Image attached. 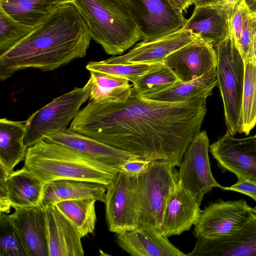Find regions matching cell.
Returning a JSON list of instances; mask_svg holds the SVG:
<instances>
[{"label": "cell", "instance_id": "obj_1", "mask_svg": "<svg viewBox=\"0 0 256 256\" xmlns=\"http://www.w3.org/2000/svg\"><path fill=\"white\" fill-rule=\"evenodd\" d=\"M206 98L162 102L140 96L132 88L123 102L90 100L68 130L145 160H169L180 167L188 146L200 132Z\"/></svg>", "mask_w": 256, "mask_h": 256}, {"label": "cell", "instance_id": "obj_2", "mask_svg": "<svg viewBox=\"0 0 256 256\" xmlns=\"http://www.w3.org/2000/svg\"><path fill=\"white\" fill-rule=\"evenodd\" d=\"M92 37L72 3L56 9L10 49L0 55V80L18 71H52L86 56Z\"/></svg>", "mask_w": 256, "mask_h": 256}, {"label": "cell", "instance_id": "obj_3", "mask_svg": "<svg viewBox=\"0 0 256 256\" xmlns=\"http://www.w3.org/2000/svg\"><path fill=\"white\" fill-rule=\"evenodd\" d=\"M24 166L46 184L63 180L108 185L120 169L67 146L41 140L28 148Z\"/></svg>", "mask_w": 256, "mask_h": 256}, {"label": "cell", "instance_id": "obj_4", "mask_svg": "<svg viewBox=\"0 0 256 256\" xmlns=\"http://www.w3.org/2000/svg\"><path fill=\"white\" fill-rule=\"evenodd\" d=\"M92 38L108 54H123L141 40L124 0H73Z\"/></svg>", "mask_w": 256, "mask_h": 256}, {"label": "cell", "instance_id": "obj_5", "mask_svg": "<svg viewBox=\"0 0 256 256\" xmlns=\"http://www.w3.org/2000/svg\"><path fill=\"white\" fill-rule=\"evenodd\" d=\"M217 57L218 84L222 97L226 132L232 136L243 132L242 99L244 62L231 34L214 46Z\"/></svg>", "mask_w": 256, "mask_h": 256}, {"label": "cell", "instance_id": "obj_6", "mask_svg": "<svg viewBox=\"0 0 256 256\" xmlns=\"http://www.w3.org/2000/svg\"><path fill=\"white\" fill-rule=\"evenodd\" d=\"M176 166L171 161L152 160L137 176L139 226H151L162 233L166 208L179 180Z\"/></svg>", "mask_w": 256, "mask_h": 256}, {"label": "cell", "instance_id": "obj_7", "mask_svg": "<svg viewBox=\"0 0 256 256\" xmlns=\"http://www.w3.org/2000/svg\"><path fill=\"white\" fill-rule=\"evenodd\" d=\"M90 83L52 99L26 120L24 143L28 148L52 133L68 130L82 105L90 96Z\"/></svg>", "mask_w": 256, "mask_h": 256}, {"label": "cell", "instance_id": "obj_8", "mask_svg": "<svg viewBox=\"0 0 256 256\" xmlns=\"http://www.w3.org/2000/svg\"><path fill=\"white\" fill-rule=\"evenodd\" d=\"M106 219L109 230L116 234L139 226L140 200L136 176L120 170L106 186Z\"/></svg>", "mask_w": 256, "mask_h": 256}, {"label": "cell", "instance_id": "obj_9", "mask_svg": "<svg viewBox=\"0 0 256 256\" xmlns=\"http://www.w3.org/2000/svg\"><path fill=\"white\" fill-rule=\"evenodd\" d=\"M141 40L148 42L183 29L188 20L167 0H124Z\"/></svg>", "mask_w": 256, "mask_h": 256}, {"label": "cell", "instance_id": "obj_10", "mask_svg": "<svg viewBox=\"0 0 256 256\" xmlns=\"http://www.w3.org/2000/svg\"><path fill=\"white\" fill-rule=\"evenodd\" d=\"M209 147L206 132H200L188 146L178 171L181 184L200 204L205 194L214 187H222L211 170Z\"/></svg>", "mask_w": 256, "mask_h": 256}, {"label": "cell", "instance_id": "obj_11", "mask_svg": "<svg viewBox=\"0 0 256 256\" xmlns=\"http://www.w3.org/2000/svg\"><path fill=\"white\" fill-rule=\"evenodd\" d=\"M252 210L243 199H218L202 210L194 226V236L214 238L230 235L246 223L253 213Z\"/></svg>", "mask_w": 256, "mask_h": 256}, {"label": "cell", "instance_id": "obj_12", "mask_svg": "<svg viewBox=\"0 0 256 256\" xmlns=\"http://www.w3.org/2000/svg\"><path fill=\"white\" fill-rule=\"evenodd\" d=\"M209 150L223 172L256 182V135L238 138L226 132L210 146Z\"/></svg>", "mask_w": 256, "mask_h": 256}, {"label": "cell", "instance_id": "obj_13", "mask_svg": "<svg viewBox=\"0 0 256 256\" xmlns=\"http://www.w3.org/2000/svg\"><path fill=\"white\" fill-rule=\"evenodd\" d=\"M189 256H256V214L233 234L218 238H196Z\"/></svg>", "mask_w": 256, "mask_h": 256}, {"label": "cell", "instance_id": "obj_14", "mask_svg": "<svg viewBox=\"0 0 256 256\" xmlns=\"http://www.w3.org/2000/svg\"><path fill=\"white\" fill-rule=\"evenodd\" d=\"M45 184L24 167L0 178V211L8 213L10 208L40 206Z\"/></svg>", "mask_w": 256, "mask_h": 256}, {"label": "cell", "instance_id": "obj_15", "mask_svg": "<svg viewBox=\"0 0 256 256\" xmlns=\"http://www.w3.org/2000/svg\"><path fill=\"white\" fill-rule=\"evenodd\" d=\"M163 64L180 81L186 82L216 68L217 57L212 44L194 41L168 55Z\"/></svg>", "mask_w": 256, "mask_h": 256}, {"label": "cell", "instance_id": "obj_16", "mask_svg": "<svg viewBox=\"0 0 256 256\" xmlns=\"http://www.w3.org/2000/svg\"><path fill=\"white\" fill-rule=\"evenodd\" d=\"M232 12L217 4L194 6L193 13L184 27L194 41L214 46L230 36Z\"/></svg>", "mask_w": 256, "mask_h": 256}, {"label": "cell", "instance_id": "obj_17", "mask_svg": "<svg viewBox=\"0 0 256 256\" xmlns=\"http://www.w3.org/2000/svg\"><path fill=\"white\" fill-rule=\"evenodd\" d=\"M48 256H83L82 236L54 204L44 208Z\"/></svg>", "mask_w": 256, "mask_h": 256}, {"label": "cell", "instance_id": "obj_18", "mask_svg": "<svg viewBox=\"0 0 256 256\" xmlns=\"http://www.w3.org/2000/svg\"><path fill=\"white\" fill-rule=\"evenodd\" d=\"M118 245L132 256H184L168 238L153 226L144 225L116 234Z\"/></svg>", "mask_w": 256, "mask_h": 256}, {"label": "cell", "instance_id": "obj_19", "mask_svg": "<svg viewBox=\"0 0 256 256\" xmlns=\"http://www.w3.org/2000/svg\"><path fill=\"white\" fill-rule=\"evenodd\" d=\"M194 40L184 28L151 42L142 41L126 54L105 60L112 64L163 63L170 54Z\"/></svg>", "mask_w": 256, "mask_h": 256}, {"label": "cell", "instance_id": "obj_20", "mask_svg": "<svg viewBox=\"0 0 256 256\" xmlns=\"http://www.w3.org/2000/svg\"><path fill=\"white\" fill-rule=\"evenodd\" d=\"M42 140L62 144L119 168L126 162L140 158L94 138L68 130L52 133Z\"/></svg>", "mask_w": 256, "mask_h": 256}, {"label": "cell", "instance_id": "obj_21", "mask_svg": "<svg viewBox=\"0 0 256 256\" xmlns=\"http://www.w3.org/2000/svg\"><path fill=\"white\" fill-rule=\"evenodd\" d=\"M200 206L178 180L166 208L162 234L168 238L190 230L198 220Z\"/></svg>", "mask_w": 256, "mask_h": 256}, {"label": "cell", "instance_id": "obj_22", "mask_svg": "<svg viewBox=\"0 0 256 256\" xmlns=\"http://www.w3.org/2000/svg\"><path fill=\"white\" fill-rule=\"evenodd\" d=\"M14 210L8 217L30 256H48L44 208L38 206Z\"/></svg>", "mask_w": 256, "mask_h": 256}, {"label": "cell", "instance_id": "obj_23", "mask_svg": "<svg viewBox=\"0 0 256 256\" xmlns=\"http://www.w3.org/2000/svg\"><path fill=\"white\" fill-rule=\"evenodd\" d=\"M26 128V120H0V178H7L24 160L28 150L24 143Z\"/></svg>", "mask_w": 256, "mask_h": 256}, {"label": "cell", "instance_id": "obj_24", "mask_svg": "<svg viewBox=\"0 0 256 256\" xmlns=\"http://www.w3.org/2000/svg\"><path fill=\"white\" fill-rule=\"evenodd\" d=\"M106 186L99 183L72 180L54 181L45 184L40 206L59 202L92 198L104 202Z\"/></svg>", "mask_w": 256, "mask_h": 256}, {"label": "cell", "instance_id": "obj_25", "mask_svg": "<svg viewBox=\"0 0 256 256\" xmlns=\"http://www.w3.org/2000/svg\"><path fill=\"white\" fill-rule=\"evenodd\" d=\"M218 84L216 68L200 76L186 82L178 81L159 92L142 96L145 98L170 102H180L212 95Z\"/></svg>", "mask_w": 256, "mask_h": 256}, {"label": "cell", "instance_id": "obj_26", "mask_svg": "<svg viewBox=\"0 0 256 256\" xmlns=\"http://www.w3.org/2000/svg\"><path fill=\"white\" fill-rule=\"evenodd\" d=\"M73 0H6L0 4L4 10L16 20L35 27L60 6Z\"/></svg>", "mask_w": 256, "mask_h": 256}, {"label": "cell", "instance_id": "obj_27", "mask_svg": "<svg viewBox=\"0 0 256 256\" xmlns=\"http://www.w3.org/2000/svg\"><path fill=\"white\" fill-rule=\"evenodd\" d=\"M230 34L244 62L253 60L252 44L256 32V16L250 10L244 0L231 14Z\"/></svg>", "mask_w": 256, "mask_h": 256}, {"label": "cell", "instance_id": "obj_28", "mask_svg": "<svg viewBox=\"0 0 256 256\" xmlns=\"http://www.w3.org/2000/svg\"><path fill=\"white\" fill-rule=\"evenodd\" d=\"M90 100L98 102L125 101L130 94L132 85L126 79L90 72Z\"/></svg>", "mask_w": 256, "mask_h": 256}, {"label": "cell", "instance_id": "obj_29", "mask_svg": "<svg viewBox=\"0 0 256 256\" xmlns=\"http://www.w3.org/2000/svg\"><path fill=\"white\" fill-rule=\"evenodd\" d=\"M96 202L92 198H83L63 200L54 204L72 222L82 238L94 232L96 220Z\"/></svg>", "mask_w": 256, "mask_h": 256}, {"label": "cell", "instance_id": "obj_30", "mask_svg": "<svg viewBox=\"0 0 256 256\" xmlns=\"http://www.w3.org/2000/svg\"><path fill=\"white\" fill-rule=\"evenodd\" d=\"M164 64H112L105 60L90 61L86 66L87 70L126 79L134 84L142 75L160 68Z\"/></svg>", "mask_w": 256, "mask_h": 256}, {"label": "cell", "instance_id": "obj_31", "mask_svg": "<svg viewBox=\"0 0 256 256\" xmlns=\"http://www.w3.org/2000/svg\"><path fill=\"white\" fill-rule=\"evenodd\" d=\"M245 74L242 99V131L248 135L256 124V65L244 61Z\"/></svg>", "mask_w": 256, "mask_h": 256}, {"label": "cell", "instance_id": "obj_32", "mask_svg": "<svg viewBox=\"0 0 256 256\" xmlns=\"http://www.w3.org/2000/svg\"><path fill=\"white\" fill-rule=\"evenodd\" d=\"M178 81L175 74L163 64L159 70L141 76L133 84L132 88L138 95L144 96L163 90Z\"/></svg>", "mask_w": 256, "mask_h": 256}, {"label": "cell", "instance_id": "obj_33", "mask_svg": "<svg viewBox=\"0 0 256 256\" xmlns=\"http://www.w3.org/2000/svg\"><path fill=\"white\" fill-rule=\"evenodd\" d=\"M34 28L16 20L0 6V55L22 40Z\"/></svg>", "mask_w": 256, "mask_h": 256}, {"label": "cell", "instance_id": "obj_34", "mask_svg": "<svg viewBox=\"0 0 256 256\" xmlns=\"http://www.w3.org/2000/svg\"><path fill=\"white\" fill-rule=\"evenodd\" d=\"M0 256H30L22 238L10 223L8 214H0Z\"/></svg>", "mask_w": 256, "mask_h": 256}, {"label": "cell", "instance_id": "obj_35", "mask_svg": "<svg viewBox=\"0 0 256 256\" xmlns=\"http://www.w3.org/2000/svg\"><path fill=\"white\" fill-rule=\"evenodd\" d=\"M224 190H232L244 194L256 202V182L244 178H238L237 182L229 187L222 186Z\"/></svg>", "mask_w": 256, "mask_h": 256}, {"label": "cell", "instance_id": "obj_36", "mask_svg": "<svg viewBox=\"0 0 256 256\" xmlns=\"http://www.w3.org/2000/svg\"><path fill=\"white\" fill-rule=\"evenodd\" d=\"M151 161L142 158L130 160L120 167V170L132 176H136L141 174Z\"/></svg>", "mask_w": 256, "mask_h": 256}, {"label": "cell", "instance_id": "obj_37", "mask_svg": "<svg viewBox=\"0 0 256 256\" xmlns=\"http://www.w3.org/2000/svg\"><path fill=\"white\" fill-rule=\"evenodd\" d=\"M170 4L176 10L183 13L194 4L193 0H167Z\"/></svg>", "mask_w": 256, "mask_h": 256}, {"label": "cell", "instance_id": "obj_38", "mask_svg": "<svg viewBox=\"0 0 256 256\" xmlns=\"http://www.w3.org/2000/svg\"><path fill=\"white\" fill-rule=\"evenodd\" d=\"M244 0H218L217 4L228 9L231 12Z\"/></svg>", "mask_w": 256, "mask_h": 256}, {"label": "cell", "instance_id": "obj_39", "mask_svg": "<svg viewBox=\"0 0 256 256\" xmlns=\"http://www.w3.org/2000/svg\"><path fill=\"white\" fill-rule=\"evenodd\" d=\"M218 0H193L194 6H200L216 4Z\"/></svg>", "mask_w": 256, "mask_h": 256}, {"label": "cell", "instance_id": "obj_40", "mask_svg": "<svg viewBox=\"0 0 256 256\" xmlns=\"http://www.w3.org/2000/svg\"><path fill=\"white\" fill-rule=\"evenodd\" d=\"M250 12L256 16V0H246Z\"/></svg>", "mask_w": 256, "mask_h": 256}, {"label": "cell", "instance_id": "obj_41", "mask_svg": "<svg viewBox=\"0 0 256 256\" xmlns=\"http://www.w3.org/2000/svg\"><path fill=\"white\" fill-rule=\"evenodd\" d=\"M252 51L253 60L254 64L256 65V32L254 34L252 44Z\"/></svg>", "mask_w": 256, "mask_h": 256}, {"label": "cell", "instance_id": "obj_42", "mask_svg": "<svg viewBox=\"0 0 256 256\" xmlns=\"http://www.w3.org/2000/svg\"><path fill=\"white\" fill-rule=\"evenodd\" d=\"M252 211L255 214H256V206H254V208H252Z\"/></svg>", "mask_w": 256, "mask_h": 256}, {"label": "cell", "instance_id": "obj_43", "mask_svg": "<svg viewBox=\"0 0 256 256\" xmlns=\"http://www.w3.org/2000/svg\"><path fill=\"white\" fill-rule=\"evenodd\" d=\"M6 0H0V4L4 3Z\"/></svg>", "mask_w": 256, "mask_h": 256}, {"label": "cell", "instance_id": "obj_44", "mask_svg": "<svg viewBox=\"0 0 256 256\" xmlns=\"http://www.w3.org/2000/svg\"><path fill=\"white\" fill-rule=\"evenodd\" d=\"M255 135L256 136V134H255Z\"/></svg>", "mask_w": 256, "mask_h": 256}]
</instances>
